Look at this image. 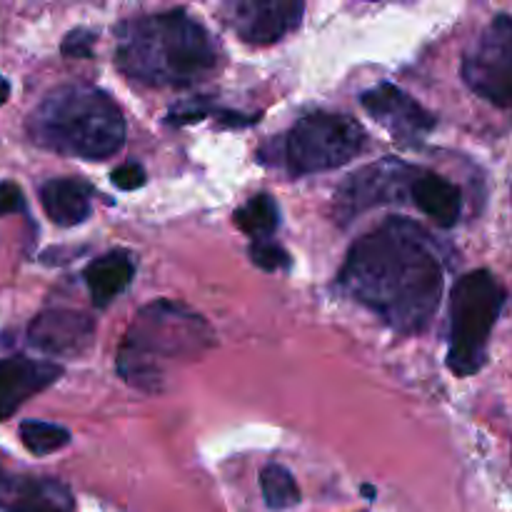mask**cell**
Masks as SVG:
<instances>
[{
	"mask_svg": "<svg viewBox=\"0 0 512 512\" xmlns=\"http://www.w3.org/2000/svg\"><path fill=\"white\" fill-rule=\"evenodd\" d=\"M95 325L88 315L75 310H45L30 323L28 343L53 358H73L93 343Z\"/></svg>",
	"mask_w": 512,
	"mask_h": 512,
	"instance_id": "8fae6325",
	"label": "cell"
},
{
	"mask_svg": "<svg viewBox=\"0 0 512 512\" xmlns=\"http://www.w3.org/2000/svg\"><path fill=\"white\" fill-rule=\"evenodd\" d=\"M508 293L490 270H473L455 283L450 295L448 368L460 378L483 370L488 340L505 308Z\"/></svg>",
	"mask_w": 512,
	"mask_h": 512,
	"instance_id": "5b68a950",
	"label": "cell"
},
{
	"mask_svg": "<svg viewBox=\"0 0 512 512\" xmlns=\"http://www.w3.org/2000/svg\"><path fill=\"white\" fill-rule=\"evenodd\" d=\"M360 103L400 143H420L438 123L430 110L393 83H380L365 90Z\"/></svg>",
	"mask_w": 512,
	"mask_h": 512,
	"instance_id": "30bf717a",
	"label": "cell"
},
{
	"mask_svg": "<svg viewBox=\"0 0 512 512\" xmlns=\"http://www.w3.org/2000/svg\"><path fill=\"white\" fill-rule=\"evenodd\" d=\"M413 203L418 205L420 213L433 218L443 228L458 223L460 210H463L458 185H453L443 175L425 173V170H420L413 183Z\"/></svg>",
	"mask_w": 512,
	"mask_h": 512,
	"instance_id": "5bb4252c",
	"label": "cell"
},
{
	"mask_svg": "<svg viewBox=\"0 0 512 512\" xmlns=\"http://www.w3.org/2000/svg\"><path fill=\"white\" fill-rule=\"evenodd\" d=\"M8 512H75V503L58 480H25L15 490Z\"/></svg>",
	"mask_w": 512,
	"mask_h": 512,
	"instance_id": "2e32d148",
	"label": "cell"
},
{
	"mask_svg": "<svg viewBox=\"0 0 512 512\" xmlns=\"http://www.w3.org/2000/svg\"><path fill=\"white\" fill-rule=\"evenodd\" d=\"M303 10L300 0H235L225 5V18L245 43L268 45L293 33Z\"/></svg>",
	"mask_w": 512,
	"mask_h": 512,
	"instance_id": "9c48e42d",
	"label": "cell"
},
{
	"mask_svg": "<svg viewBox=\"0 0 512 512\" xmlns=\"http://www.w3.org/2000/svg\"><path fill=\"white\" fill-rule=\"evenodd\" d=\"M28 135L53 153L103 160L123 148L125 120L108 93L70 83L40 100L28 118Z\"/></svg>",
	"mask_w": 512,
	"mask_h": 512,
	"instance_id": "277c9868",
	"label": "cell"
},
{
	"mask_svg": "<svg viewBox=\"0 0 512 512\" xmlns=\"http://www.w3.org/2000/svg\"><path fill=\"white\" fill-rule=\"evenodd\" d=\"M213 330L203 315L170 300H155L135 315L118 350V373L145 393L163 390L173 368L193 363L213 348Z\"/></svg>",
	"mask_w": 512,
	"mask_h": 512,
	"instance_id": "3957f363",
	"label": "cell"
},
{
	"mask_svg": "<svg viewBox=\"0 0 512 512\" xmlns=\"http://www.w3.org/2000/svg\"><path fill=\"white\" fill-rule=\"evenodd\" d=\"M250 260H253L260 270H268V273L288 270L290 265H293L290 255L285 253L278 243H270V240H253V243H250Z\"/></svg>",
	"mask_w": 512,
	"mask_h": 512,
	"instance_id": "ffe728a7",
	"label": "cell"
},
{
	"mask_svg": "<svg viewBox=\"0 0 512 512\" xmlns=\"http://www.w3.org/2000/svg\"><path fill=\"white\" fill-rule=\"evenodd\" d=\"M15 490H18V485L13 483V478H10L8 470H5L3 460H0V508L8 503V498H15Z\"/></svg>",
	"mask_w": 512,
	"mask_h": 512,
	"instance_id": "d4e9b609",
	"label": "cell"
},
{
	"mask_svg": "<svg viewBox=\"0 0 512 512\" xmlns=\"http://www.w3.org/2000/svg\"><path fill=\"white\" fill-rule=\"evenodd\" d=\"M95 45V33L88 28H75L65 35L63 45H60V53L65 58H90L93 55Z\"/></svg>",
	"mask_w": 512,
	"mask_h": 512,
	"instance_id": "44dd1931",
	"label": "cell"
},
{
	"mask_svg": "<svg viewBox=\"0 0 512 512\" xmlns=\"http://www.w3.org/2000/svg\"><path fill=\"white\" fill-rule=\"evenodd\" d=\"M463 80L498 108H512V18L498 15L463 55Z\"/></svg>",
	"mask_w": 512,
	"mask_h": 512,
	"instance_id": "52a82bcc",
	"label": "cell"
},
{
	"mask_svg": "<svg viewBox=\"0 0 512 512\" xmlns=\"http://www.w3.org/2000/svg\"><path fill=\"white\" fill-rule=\"evenodd\" d=\"M365 130L343 113H313L298 120L280 145V158L293 178L325 173L350 163L365 148Z\"/></svg>",
	"mask_w": 512,
	"mask_h": 512,
	"instance_id": "8992f818",
	"label": "cell"
},
{
	"mask_svg": "<svg viewBox=\"0 0 512 512\" xmlns=\"http://www.w3.org/2000/svg\"><path fill=\"white\" fill-rule=\"evenodd\" d=\"M113 185L120 190H138L145 185V168L140 163H135V160H130V163H123L118 170H113Z\"/></svg>",
	"mask_w": 512,
	"mask_h": 512,
	"instance_id": "603a6c76",
	"label": "cell"
},
{
	"mask_svg": "<svg viewBox=\"0 0 512 512\" xmlns=\"http://www.w3.org/2000/svg\"><path fill=\"white\" fill-rule=\"evenodd\" d=\"M20 440L33 455H50L58 453L70 443V433L63 425L25 420V423H20Z\"/></svg>",
	"mask_w": 512,
	"mask_h": 512,
	"instance_id": "d6986e66",
	"label": "cell"
},
{
	"mask_svg": "<svg viewBox=\"0 0 512 512\" xmlns=\"http://www.w3.org/2000/svg\"><path fill=\"white\" fill-rule=\"evenodd\" d=\"M63 375V368L48 360H33L25 355L0 360V420L18 413L20 405L50 388Z\"/></svg>",
	"mask_w": 512,
	"mask_h": 512,
	"instance_id": "7c38bea8",
	"label": "cell"
},
{
	"mask_svg": "<svg viewBox=\"0 0 512 512\" xmlns=\"http://www.w3.org/2000/svg\"><path fill=\"white\" fill-rule=\"evenodd\" d=\"M93 188L80 178H53L40 185V203L55 225H80L93 210Z\"/></svg>",
	"mask_w": 512,
	"mask_h": 512,
	"instance_id": "4fadbf2b",
	"label": "cell"
},
{
	"mask_svg": "<svg viewBox=\"0 0 512 512\" xmlns=\"http://www.w3.org/2000/svg\"><path fill=\"white\" fill-rule=\"evenodd\" d=\"M338 288L403 335L428 328L443 295L433 238L408 218H388L350 248Z\"/></svg>",
	"mask_w": 512,
	"mask_h": 512,
	"instance_id": "6da1fadb",
	"label": "cell"
},
{
	"mask_svg": "<svg viewBox=\"0 0 512 512\" xmlns=\"http://www.w3.org/2000/svg\"><path fill=\"white\" fill-rule=\"evenodd\" d=\"M8 95H10V80L0 75V105H3L5 100H8Z\"/></svg>",
	"mask_w": 512,
	"mask_h": 512,
	"instance_id": "484cf974",
	"label": "cell"
},
{
	"mask_svg": "<svg viewBox=\"0 0 512 512\" xmlns=\"http://www.w3.org/2000/svg\"><path fill=\"white\" fill-rule=\"evenodd\" d=\"M115 35V65L140 83L193 85L218 65L213 35L185 10L133 18Z\"/></svg>",
	"mask_w": 512,
	"mask_h": 512,
	"instance_id": "7a4b0ae2",
	"label": "cell"
},
{
	"mask_svg": "<svg viewBox=\"0 0 512 512\" xmlns=\"http://www.w3.org/2000/svg\"><path fill=\"white\" fill-rule=\"evenodd\" d=\"M233 220L235 225L253 240H270V235H273L280 225V210L270 195L260 193L255 195V198H250L243 208L235 210Z\"/></svg>",
	"mask_w": 512,
	"mask_h": 512,
	"instance_id": "e0dca14e",
	"label": "cell"
},
{
	"mask_svg": "<svg viewBox=\"0 0 512 512\" xmlns=\"http://www.w3.org/2000/svg\"><path fill=\"white\" fill-rule=\"evenodd\" d=\"M420 170L388 158L385 163L368 165L360 173L350 175L348 183L338 193V210L343 223L353 215L383 203H403L405 193H413V183Z\"/></svg>",
	"mask_w": 512,
	"mask_h": 512,
	"instance_id": "ba28073f",
	"label": "cell"
},
{
	"mask_svg": "<svg viewBox=\"0 0 512 512\" xmlns=\"http://www.w3.org/2000/svg\"><path fill=\"white\" fill-rule=\"evenodd\" d=\"M135 275V263L128 253L123 250H113V253L100 255L98 260L85 268L83 278L90 290V298L98 308H105L115 295L123 293L130 285Z\"/></svg>",
	"mask_w": 512,
	"mask_h": 512,
	"instance_id": "9a60e30c",
	"label": "cell"
},
{
	"mask_svg": "<svg viewBox=\"0 0 512 512\" xmlns=\"http://www.w3.org/2000/svg\"><path fill=\"white\" fill-rule=\"evenodd\" d=\"M260 490H263L265 505L270 510H288L300 503V488L293 473L278 463H270L260 473Z\"/></svg>",
	"mask_w": 512,
	"mask_h": 512,
	"instance_id": "ac0fdd59",
	"label": "cell"
},
{
	"mask_svg": "<svg viewBox=\"0 0 512 512\" xmlns=\"http://www.w3.org/2000/svg\"><path fill=\"white\" fill-rule=\"evenodd\" d=\"M25 213V195L13 180H3L0 183V215Z\"/></svg>",
	"mask_w": 512,
	"mask_h": 512,
	"instance_id": "cb8c5ba5",
	"label": "cell"
},
{
	"mask_svg": "<svg viewBox=\"0 0 512 512\" xmlns=\"http://www.w3.org/2000/svg\"><path fill=\"white\" fill-rule=\"evenodd\" d=\"M208 113H210L208 98L188 100V103H180L170 110L168 123L170 125H190V123H198V120H203Z\"/></svg>",
	"mask_w": 512,
	"mask_h": 512,
	"instance_id": "7402d4cb",
	"label": "cell"
}]
</instances>
